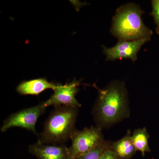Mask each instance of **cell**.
Here are the masks:
<instances>
[{
	"label": "cell",
	"instance_id": "9",
	"mask_svg": "<svg viewBox=\"0 0 159 159\" xmlns=\"http://www.w3.org/2000/svg\"><path fill=\"white\" fill-rule=\"evenodd\" d=\"M56 86V83L49 82L45 78H39L22 81L17 86L16 91L23 96H39L48 89L54 90Z\"/></svg>",
	"mask_w": 159,
	"mask_h": 159
},
{
	"label": "cell",
	"instance_id": "5",
	"mask_svg": "<svg viewBox=\"0 0 159 159\" xmlns=\"http://www.w3.org/2000/svg\"><path fill=\"white\" fill-rule=\"evenodd\" d=\"M46 108L43 102L34 106L24 109L11 114L3 122L1 128V132H5L9 129L20 127L37 135L35 125L39 118L44 113Z\"/></svg>",
	"mask_w": 159,
	"mask_h": 159
},
{
	"label": "cell",
	"instance_id": "1",
	"mask_svg": "<svg viewBox=\"0 0 159 159\" xmlns=\"http://www.w3.org/2000/svg\"><path fill=\"white\" fill-rule=\"evenodd\" d=\"M98 89V97L93 113L97 126L108 127L129 116L128 93L125 84L114 81Z\"/></svg>",
	"mask_w": 159,
	"mask_h": 159
},
{
	"label": "cell",
	"instance_id": "13",
	"mask_svg": "<svg viewBox=\"0 0 159 159\" xmlns=\"http://www.w3.org/2000/svg\"><path fill=\"white\" fill-rule=\"evenodd\" d=\"M152 10L151 15L153 16L155 22L157 25L156 32L159 35V0L152 1Z\"/></svg>",
	"mask_w": 159,
	"mask_h": 159
},
{
	"label": "cell",
	"instance_id": "12",
	"mask_svg": "<svg viewBox=\"0 0 159 159\" xmlns=\"http://www.w3.org/2000/svg\"><path fill=\"white\" fill-rule=\"evenodd\" d=\"M112 142L105 140L99 145L76 159H100L106 151L111 148Z\"/></svg>",
	"mask_w": 159,
	"mask_h": 159
},
{
	"label": "cell",
	"instance_id": "3",
	"mask_svg": "<svg viewBox=\"0 0 159 159\" xmlns=\"http://www.w3.org/2000/svg\"><path fill=\"white\" fill-rule=\"evenodd\" d=\"M143 13L140 6L133 3L121 6L113 18L111 33L119 41L150 39L152 32L143 22Z\"/></svg>",
	"mask_w": 159,
	"mask_h": 159
},
{
	"label": "cell",
	"instance_id": "7",
	"mask_svg": "<svg viewBox=\"0 0 159 159\" xmlns=\"http://www.w3.org/2000/svg\"><path fill=\"white\" fill-rule=\"evenodd\" d=\"M150 40L148 39H143L137 40L119 41L112 48L103 47V53L106 56V60L129 59L135 61L142 46Z\"/></svg>",
	"mask_w": 159,
	"mask_h": 159
},
{
	"label": "cell",
	"instance_id": "2",
	"mask_svg": "<svg viewBox=\"0 0 159 159\" xmlns=\"http://www.w3.org/2000/svg\"><path fill=\"white\" fill-rule=\"evenodd\" d=\"M78 108L67 106L54 107L44 124L38 142L43 144H64L71 139L75 131Z\"/></svg>",
	"mask_w": 159,
	"mask_h": 159
},
{
	"label": "cell",
	"instance_id": "6",
	"mask_svg": "<svg viewBox=\"0 0 159 159\" xmlns=\"http://www.w3.org/2000/svg\"><path fill=\"white\" fill-rule=\"evenodd\" d=\"M80 80L74 79L71 82L62 85L59 83H56L54 93L48 100L43 101L46 107L51 106L54 107L67 106L79 108L81 104L76 99V96L80 90Z\"/></svg>",
	"mask_w": 159,
	"mask_h": 159
},
{
	"label": "cell",
	"instance_id": "10",
	"mask_svg": "<svg viewBox=\"0 0 159 159\" xmlns=\"http://www.w3.org/2000/svg\"><path fill=\"white\" fill-rule=\"evenodd\" d=\"M111 149L119 159H130L136 152L131 139L130 130L126 135L116 142H112Z\"/></svg>",
	"mask_w": 159,
	"mask_h": 159
},
{
	"label": "cell",
	"instance_id": "4",
	"mask_svg": "<svg viewBox=\"0 0 159 159\" xmlns=\"http://www.w3.org/2000/svg\"><path fill=\"white\" fill-rule=\"evenodd\" d=\"M72 143L69 148L72 159H76L97 147L104 139L102 128L92 126L82 130H76L71 137Z\"/></svg>",
	"mask_w": 159,
	"mask_h": 159
},
{
	"label": "cell",
	"instance_id": "11",
	"mask_svg": "<svg viewBox=\"0 0 159 159\" xmlns=\"http://www.w3.org/2000/svg\"><path fill=\"white\" fill-rule=\"evenodd\" d=\"M149 138V134L145 127L136 129L131 135L132 141L136 150L140 152L143 157L145 156V153L151 151L148 144Z\"/></svg>",
	"mask_w": 159,
	"mask_h": 159
},
{
	"label": "cell",
	"instance_id": "14",
	"mask_svg": "<svg viewBox=\"0 0 159 159\" xmlns=\"http://www.w3.org/2000/svg\"><path fill=\"white\" fill-rule=\"evenodd\" d=\"M100 159H119L111 148L106 151Z\"/></svg>",
	"mask_w": 159,
	"mask_h": 159
},
{
	"label": "cell",
	"instance_id": "8",
	"mask_svg": "<svg viewBox=\"0 0 159 159\" xmlns=\"http://www.w3.org/2000/svg\"><path fill=\"white\" fill-rule=\"evenodd\" d=\"M29 152L39 159H72L64 144L52 145L37 142L29 146Z\"/></svg>",
	"mask_w": 159,
	"mask_h": 159
}]
</instances>
